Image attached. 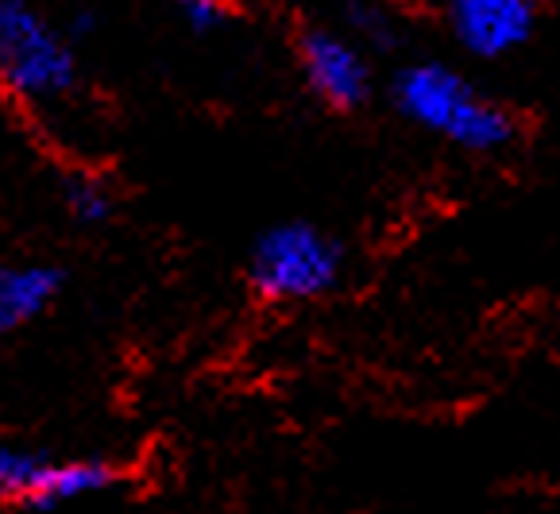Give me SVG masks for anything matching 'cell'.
I'll return each instance as SVG.
<instances>
[{"label":"cell","instance_id":"cell-2","mask_svg":"<svg viewBox=\"0 0 560 514\" xmlns=\"http://www.w3.org/2000/svg\"><path fill=\"white\" fill-rule=\"evenodd\" d=\"M78 78L74 39L32 0H0V85L27 105H55Z\"/></svg>","mask_w":560,"mask_h":514},{"label":"cell","instance_id":"cell-5","mask_svg":"<svg viewBox=\"0 0 560 514\" xmlns=\"http://www.w3.org/2000/svg\"><path fill=\"white\" fill-rule=\"evenodd\" d=\"M453 39L476 59H506L534 39L541 0H445Z\"/></svg>","mask_w":560,"mask_h":514},{"label":"cell","instance_id":"cell-11","mask_svg":"<svg viewBox=\"0 0 560 514\" xmlns=\"http://www.w3.org/2000/svg\"><path fill=\"white\" fill-rule=\"evenodd\" d=\"M171 9L194 35H213L232 20L229 0H171Z\"/></svg>","mask_w":560,"mask_h":514},{"label":"cell","instance_id":"cell-1","mask_svg":"<svg viewBox=\"0 0 560 514\" xmlns=\"http://www.w3.org/2000/svg\"><path fill=\"white\" fill-rule=\"evenodd\" d=\"M390 97L410 125L476 155L511 148L518 136V117L511 108L483 97L468 74L438 59L406 62L395 74Z\"/></svg>","mask_w":560,"mask_h":514},{"label":"cell","instance_id":"cell-7","mask_svg":"<svg viewBox=\"0 0 560 514\" xmlns=\"http://www.w3.org/2000/svg\"><path fill=\"white\" fill-rule=\"evenodd\" d=\"M113 483H120V468L108 460H47L39 483L32 488V495L24 499L27 511H62L70 503H82L101 491H108Z\"/></svg>","mask_w":560,"mask_h":514},{"label":"cell","instance_id":"cell-9","mask_svg":"<svg viewBox=\"0 0 560 514\" xmlns=\"http://www.w3.org/2000/svg\"><path fill=\"white\" fill-rule=\"evenodd\" d=\"M62 206L78 224H105L116 213V194L108 178L82 171V175H70L62 183Z\"/></svg>","mask_w":560,"mask_h":514},{"label":"cell","instance_id":"cell-12","mask_svg":"<svg viewBox=\"0 0 560 514\" xmlns=\"http://www.w3.org/2000/svg\"><path fill=\"white\" fill-rule=\"evenodd\" d=\"M62 32H67L74 43H78V39H85V35L97 32V12H93V9H74V12H70L67 24H62Z\"/></svg>","mask_w":560,"mask_h":514},{"label":"cell","instance_id":"cell-4","mask_svg":"<svg viewBox=\"0 0 560 514\" xmlns=\"http://www.w3.org/2000/svg\"><path fill=\"white\" fill-rule=\"evenodd\" d=\"M298 62L317 101L329 108H360L371 97V62L368 50L352 35L329 27H305L298 35Z\"/></svg>","mask_w":560,"mask_h":514},{"label":"cell","instance_id":"cell-10","mask_svg":"<svg viewBox=\"0 0 560 514\" xmlns=\"http://www.w3.org/2000/svg\"><path fill=\"white\" fill-rule=\"evenodd\" d=\"M348 27H352V39H363V50H390L398 43V24L390 20L383 0H355V4H348Z\"/></svg>","mask_w":560,"mask_h":514},{"label":"cell","instance_id":"cell-3","mask_svg":"<svg viewBox=\"0 0 560 514\" xmlns=\"http://www.w3.org/2000/svg\"><path fill=\"white\" fill-rule=\"evenodd\" d=\"M345 279V244L317 224L287 221L259 233L247 256V282L271 306L317 302Z\"/></svg>","mask_w":560,"mask_h":514},{"label":"cell","instance_id":"cell-6","mask_svg":"<svg viewBox=\"0 0 560 514\" xmlns=\"http://www.w3.org/2000/svg\"><path fill=\"white\" fill-rule=\"evenodd\" d=\"M67 287L55 264H0V340L39 322Z\"/></svg>","mask_w":560,"mask_h":514},{"label":"cell","instance_id":"cell-8","mask_svg":"<svg viewBox=\"0 0 560 514\" xmlns=\"http://www.w3.org/2000/svg\"><path fill=\"white\" fill-rule=\"evenodd\" d=\"M50 456L43 448H27L16 441H0V503L24 506L32 488L39 483Z\"/></svg>","mask_w":560,"mask_h":514}]
</instances>
